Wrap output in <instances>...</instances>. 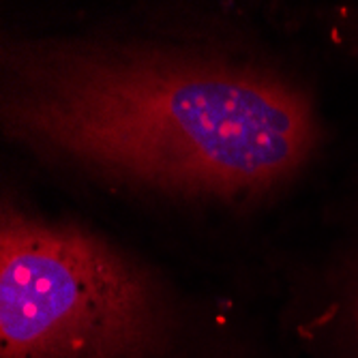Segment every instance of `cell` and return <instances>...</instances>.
Wrapping results in <instances>:
<instances>
[{
    "label": "cell",
    "mask_w": 358,
    "mask_h": 358,
    "mask_svg": "<svg viewBox=\"0 0 358 358\" xmlns=\"http://www.w3.org/2000/svg\"><path fill=\"white\" fill-rule=\"evenodd\" d=\"M152 315L144 279L101 238L3 210L0 358H136Z\"/></svg>",
    "instance_id": "cell-2"
},
{
    "label": "cell",
    "mask_w": 358,
    "mask_h": 358,
    "mask_svg": "<svg viewBox=\"0 0 358 358\" xmlns=\"http://www.w3.org/2000/svg\"><path fill=\"white\" fill-rule=\"evenodd\" d=\"M3 64L11 140L168 193L268 191L322 136L307 94L230 60L43 41L9 45Z\"/></svg>",
    "instance_id": "cell-1"
},
{
    "label": "cell",
    "mask_w": 358,
    "mask_h": 358,
    "mask_svg": "<svg viewBox=\"0 0 358 358\" xmlns=\"http://www.w3.org/2000/svg\"><path fill=\"white\" fill-rule=\"evenodd\" d=\"M352 313H354V327L358 331V289L354 292V305H352Z\"/></svg>",
    "instance_id": "cell-3"
}]
</instances>
